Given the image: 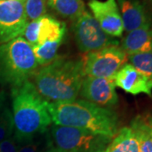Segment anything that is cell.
<instances>
[{"mask_svg":"<svg viewBox=\"0 0 152 152\" xmlns=\"http://www.w3.org/2000/svg\"><path fill=\"white\" fill-rule=\"evenodd\" d=\"M124 29L130 32L136 29L151 25L144 6L137 0H118Z\"/></svg>","mask_w":152,"mask_h":152,"instance_id":"7c38bea8","label":"cell"},{"mask_svg":"<svg viewBox=\"0 0 152 152\" xmlns=\"http://www.w3.org/2000/svg\"><path fill=\"white\" fill-rule=\"evenodd\" d=\"M73 31L76 44L82 53H88L118 45V42L105 32L92 15L86 10L75 20Z\"/></svg>","mask_w":152,"mask_h":152,"instance_id":"8992f818","label":"cell"},{"mask_svg":"<svg viewBox=\"0 0 152 152\" xmlns=\"http://www.w3.org/2000/svg\"><path fill=\"white\" fill-rule=\"evenodd\" d=\"M0 1H3V0H0Z\"/></svg>","mask_w":152,"mask_h":152,"instance_id":"4316f807","label":"cell"},{"mask_svg":"<svg viewBox=\"0 0 152 152\" xmlns=\"http://www.w3.org/2000/svg\"><path fill=\"white\" fill-rule=\"evenodd\" d=\"M131 129L139 142L140 151L152 152V136L147 129L143 116H137L131 122Z\"/></svg>","mask_w":152,"mask_h":152,"instance_id":"ac0fdd59","label":"cell"},{"mask_svg":"<svg viewBox=\"0 0 152 152\" xmlns=\"http://www.w3.org/2000/svg\"><path fill=\"white\" fill-rule=\"evenodd\" d=\"M121 49L128 56L152 53L151 26H145L129 32L121 42Z\"/></svg>","mask_w":152,"mask_h":152,"instance_id":"4fadbf2b","label":"cell"},{"mask_svg":"<svg viewBox=\"0 0 152 152\" xmlns=\"http://www.w3.org/2000/svg\"><path fill=\"white\" fill-rule=\"evenodd\" d=\"M26 0L0 1V44L21 37L28 23Z\"/></svg>","mask_w":152,"mask_h":152,"instance_id":"ba28073f","label":"cell"},{"mask_svg":"<svg viewBox=\"0 0 152 152\" xmlns=\"http://www.w3.org/2000/svg\"><path fill=\"white\" fill-rule=\"evenodd\" d=\"M65 31L66 26L64 22H60L53 17L45 15L39 18L37 45L48 42H63Z\"/></svg>","mask_w":152,"mask_h":152,"instance_id":"5bb4252c","label":"cell"},{"mask_svg":"<svg viewBox=\"0 0 152 152\" xmlns=\"http://www.w3.org/2000/svg\"><path fill=\"white\" fill-rule=\"evenodd\" d=\"M47 5H48V0H26L25 10L27 19L31 21L45 15Z\"/></svg>","mask_w":152,"mask_h":152,"instance_id":"44dd1931","label":"cell"},{"mask_svg":"<svg viewBox=\"0 0 152 152\" xmlns=\"http://www.w3.org/2000/svg\"><path fill=\"white\" fill-rule=\"evenodd\" d=\"M151 2H152V0H151Z\"/></svg>","mask_w":152,"mask_h":152,"instance_id":"83f0119b","label":"cell"},{"mask_svg":"<svg viewBox=\"0 0 152 152\" xmlns=\"http://www.w3.org/2000/svg\"><path fill=\"white\" fill-rule=\"evenodd\" d=\"M18 152H53L49 144L48 132L32 141L20 145Z\"/></svg>","mask_w":152,"mask_h":152,"instance_id":"7402d4cb","label":"cell"},{"mask_svg":"<svg viewBox=\"0 0 152 152\" xmlns=\"http://www.w3.org/2000/svg\"><path fill=\"white\" fill-rule=\"evenodd\" d=\"M115 87L114 79L86 76L82 82L80 95L86 101L108 108L118 102Z\"/></svg>","mask_w":152,"mask_h":152,"instance_id":"9c48e42d","label":"cell"},{"mask_svg":"<svg viewBox=\"0 0 152 152\" xmlns=\"http://www.w3.org/2000/svg\"><path fill=\"white\" fill-rule=\"evenodd\" d=\"M130 64L147 76L152 82V53L128 56Z\"/></svg>","mask_w":152,"mask_h":152,"instance_id":"ffe728a7","label":"cell"},{"mask_svg":"<svg viewBox=\"0 0 152 152\" xmlns=\"http://www.w3.org/2000/svg\"><path fill=\"white\" fill-rule=\"evenodd\" d=\"M105 152H140L139 142L132 129L124 127L118 131Z\"/></svg>","mask_w":152,"mask_h":152,"instance_id":"9a60e30c","label":"cell"},{"mask_svg":"<svg viewBox=\"0 0 152 152\" xmlns=\"http://www.w3.org/2000/svg\"><path fill=\"white\" fill-rule=\"evenodd\" d=\"M85 77L83 59L58 57L36 72L34 86L48 102H67L80 95Z\"/></svg>","mask_w":152,"mask_h":152,"instance_id":"3957f363","label":"cell"},{"mask_svg":"<svg viewBox=\"0 0 152 152\" xmlns=\"http://www.w3.org/2000/svg\"><path fill=\"white\" fill-rule=\"evenodd\" d=\"M38 67L32 47L24 37L0 44V84L20 86L35 75Z\"/></svg>","mask_w":152,"mask_h":152,"instance_id":"277c9868","label":"cell"},{"mask_svg":"<svg viewBox=\"0 0 152 152\" xmlns=\"http://www.w3.org/2000/svg\"><path fill=\"white\" fill-rule=\"evenodd\" d=\"M38 25H39V19L28 22L25 28L24 33L22 35L26 39V41L31 47L36 46L37 42Z\"/></svg>","mask_w":152,"mask_h":152,"instance_id":"603a6c76","label":"cell"},{"mask_svg":"<svg viewBox=\"0 0 152 152\" xmlns=\"http://www.w3.org/2000/svg\"><path fill=\"white\" fill-rule=\"evenodd\" d=\"M14 121L8 102L0 106V143L13 136Z\"/></svg>","mask_w":152,"mask_h":152,"instance_id":"d6986e66","label":"cell"},{"mask_svg":"<svg viewBox=\"0 0 152 152\" xmlns=\"http://www.w3.org/2000/svg\"><path fill=\"white\" fill-rule=\"evenodd\" d=\"M6 102H7V96H6L5 91L0 89V106L5 103Z\"/></svg>","mask_w":152,"mask_h":152,"instance_id":"484cf974","label":"cell"},{"mask_svg":"<svg viewBox=\"0 0 152 152\" xmlns=\"http://www.w3.org/2000/svg\"><path fill=\"white\" fill-rule=\"evenodd\" d=\"M48 5L60 15L76 20L86 10L83 0H48Z\"/></svg>","mask_w":152,"mask_h":152,"instance_id":"2e32d148","label":"cell"},{"mask_svg":"<svg viewBox=\"0 0 152 152\" xmlns=\"http://www.w3.org/2000/svg\"><path fill=\"white\" fill-rule=\"evenodd\" d=\"M88 6L93 17L108 36L122 37L124 29L117 0H90Z\"/></svg>","mask_w":152,"mask_h":152,"instance_id":"30bf717a","label":"cell"},{"mask_svg":"<svg viewBox=\"0 0 152 152\" xmlns=\"http://www.w3.org/2000/svg\"><path fill=\"white\" fill-rule=\"evenodd\" d=\"M12 115L15 140L20 145L32 141L46 134L52 124L48 101L30 81L12 87Z\"/></svg>","mask_w":152,"mask_h":152,"instance_id":"6da1fadb","label":"cell"},{"mask_svg":"<svg viewBox=\"0 0 152 152\" xmlns=\"http://www.w3.org/2000/svg\"><path fill=\"white\" fill-rule=\"evenodd\" d=\"M52 122L55 125L86 130L113 139L118 131V117L112 109L86 100L67 102H48Z\"/></svg>","mask_w":152,"mask_h":152,"instance_id":"7a4b0ae2","label":"cell"},{"mask_svg":"<svg viewBox=\"0 0 152 152\" xmlns=\"http://www.w3.org/2000/svg\"><path fill=\"white\" fill-rule=\"evenodd\" d=\"M128 55L118 46L88 53L83 59L86 76L114 79L120 69L124 65Z\"/></svg>","mask_w":152,"mask_h":152,"instance_id":"52a82bcc","label":"cell"},{"mask_svg":"<svg viewBox=\"0 0 152 152\" xmlns=\"http://www.w3.org/2000/svg\"><path fill=\"white\" fill-rule=\"evenodd\" d=\"M61 44V42H48L32 47L38 65L43 67L53 63L58 58V51Z\"/></svg>","mask_w":152,"mask_h":152,"instance_id":"e0dca14e","label":"cell"},{"mask_svg":"<svg viewBox=\"0 0 152 152\" xmlns=\"http://www.w3.org/2000/svg\"><path fill=\"white\" fill-rule=\"evenodd\" d=\"M144 119H145V124H146L147 129L152 136V116H145V117H144Z\"/></svg>","mask_w":152,"mask_h":152,"instance_id":"d4e9b609","label":"cell"},{"mask_svg":"<svg viewBox=\"0 0 152 152\" xmlns=\"http://www.w3.org/2000/svg\"><path fill=\"white\" fill-rule=\"evenodd\" d=\"M115 86L127 93L137 96L145 94L152 97V82L140 71L130 64H125L114 77Z\"/></svg>","mask_w":152,"mask_h":152,"instance_id":"8fae6325","label":"cell"},{"mask_svg":"<svg viewBox=\"0 0 152 152\" xmlns=\"http://www.w3.org/2000/svg\"><path fill=\"white\" fill-rule=\"evenodd\" d=\"M53 152H105L111 138L76 128L53 124L48 130Z\"/></svg>","mask_w":152,"mask_h":152,"instance_id":"5b68a950","label":"cell"},{"mask_svg":"<svg viewBox=\"0 0 152 152\" xmlns=\"http://www.w3.org/2000/svg\"><path fill=\"white\" fill-rule=\"evenodd\" d=\"M20 145L15 140L14 136L6 139L0 143V152H18Z\"/></svg>","mask_w":152,"mask_h":152,"instance_id":"cb8c5ba5","label":"cell"}]
</instances>
